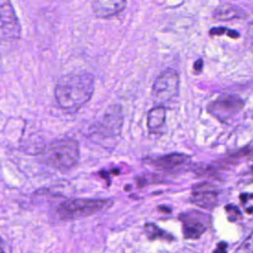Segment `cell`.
<instances>
[{
    "instance_id": "obj_3",
    "label": "cell",
    "mask_w": 253,
    "mask_h": 253,
    "mask_svg": "<svg viewBox=\"0 0 253 253\" xmlns=\"http://www.w3.org/2000/svg\"><path fill=\"white\" fill-rule=\"evenodd\" d=\"M111 199H69L57 208V214L61 220L70 221L89 217L112 207Z\"/></svg>"
},
{
    "instance_id": "obj_21",
    "label": "cell",
    "mask_w": 253,
    "mask_h": 253,
    "mask_svg": "<svg viewBox=\"0 0 253 253\" xmlns=\"http://www.w3.org/2000/svg\"><path fill=\"white\" fill-rule=\"evenodd\" d=\"M226 243H220L219 245H217V248L214 250V252H225L226 250Z\"/></svg>"
},
{
    "instance_id": "obj_13",
    "label": "cell",
    "mask_w": 253,
    "mask_h": 253,
    "mask_svg": "<svg viewBox=\"0 0 253 253\" xmlns=\"http://www.w3.org/2000/svg\"><path fill=\"white\" fill-rule=\"evenodd\" d=\"M144 232L149 240H163L167 242L174 240V236L172 234L159 228L152 222H148L144 225Z\"/></svg>"
},
{
    "instance_id": "obj_4",
    "label": "cell",
    "mask_w": 253,
    "mask_h": 253,
    "mask_svg": "<svg viewBox=\"0 0 253 253\" xmlns=\"http://www.w3.org/2000/svg\"><path fill=\"white\" fill-rule=\"evenodd\" d=\"M123 123L122 107L111 105L106 109L102 120L94 126L92 133L100 141H115L121 135Z\"/></svg>"
},
{
    "instance_id": "obj_1",
    "label": "cell",
    "mask_w": 253,
    "mask_h": 253,
    "mask_svg": "<svg viewBox=\"0 0 253 253\" xmlns=\"http://www.w3.org/2000/svg\"><path fill=\"white\" fill-rule=\"evenodd\" d=\"M94 77L87 71L71 72L59 78L54 88L58 107L66 113H76L92 97Z\"/></svg>"
},
{
    "instance_id": "obj_5",
    "label": "cell",
    "mask_w": 253,
    "mask_h": 253,
    "mask_svg": "<svg viewBox=\"0 0 253 253\" xmlns=\"http://www.w3.org/2000/svg\"><path fill=\"white\" fill-rule=\"evenodd\" d=\"M21 24L10 0H0V45L20 40Z\"/></svg>"
},
{
    "instance_id": "obj_10",
    "label": "cell",
    "mask_w": 253,
    "mask_h": 253,
    "mask_svg": "<svg viewBox=\"0 0 253 253\" xmlns=\"http://www.w3.org/2000/svg\"><path fill=\"white\" fill-rule=\"evenodd\" d=\"M149 163L162 171L177 173L186 169V167L190 165L191 157L183 153H170L152 158Z\"/></svg>"
},
{
    "instance_id": "obj_6",
    "label": "cell",
    "mask_w": 253,
    "mask_h": 253,
    "mask_svg": "<svg viewBox=\"0 0 253 253\" xmlns=\"http://www.w3.org/2000/svg\"><path fill=\"white\" fill-rule=\"evenodd\" d=\"M179 75L175 69H166L154 81L152 96L157 103H166L179 92Z\"/></svg>"
},
{
    "instance_id": "obj_7",
    "label": "cell",
    "mask_w": 253,
    "mask_h": 253,
    "mask_svg": "<svg viewBox=\"0 0 253 253\" xmlns=\"http://www.w3.org/2000/svg\"><path fill=\"white\" fill-rule=\"evenodd\" d=\"M182 230L186 239H198L211 226V215L198 211H189L180 214Z\"/></svg>"
},
{
    "instance_id": "obj_18",
    "label": "cell",
    "mask_w": 253,
    "mask_h": 253,
    "mask_svg": "<svg viewBox=\"0 0 253 253\" xmlns=\"http://www.w3.org/2000/svg\"><path fill=\"white\" fill-rule=\"evenodd\" d=\"M242 181L246 183H252L253 182V166L243 174L242 176Z\"/></svg>"
},
{
    "instance_id": "obj_8",
    "label": "cell",
    "mask_w": 253,
    "mask_h": 253,
    "mask_svg": "<svg viewBox=\"0 0 253 253\" xmlns=\"http://www.w3.org/2000/svg\"><path fill=\"white\" fill-rule=\"evenodd\" d=\"M244 107L241 98L235 95H221L208 106L209 113L219 122H226L239 113Z\"/></svg>"
},
{
    "instance_id": "obj_9",
    "label": "cell",
    "mask_w": 253,
    "mask_h": 253,
    "mask_svg": "<svg viewBox=\"0 0 253 253\" xmlns=\"http://www.w3.org/2000/svg\"><path fill=\"white\" fill-rule=\"evenodd\" d=\"M190 202L202 209L211 210L218 203V191L211 184H199L193 188Z\"/></svg>"
},
{
    "instance_id": "obj_12",
    "label": "cell",
    "mask_w": 253,
    "mask_h": 253,
    "mask_svg": "<svg viewBox=\"0 0 253 253\" xmlns=\"http://www.w3.org/2000/svg\"><path fill=\"white\" fill-rule=\"evenodd\" d=\"M166 112L161 106L151 109L147 114V127L150 132H158L165 125Z\"/></svg>"
},
{
    "instance_id": "obj_22",
    "label": "cell",
    "mask_w": 253,
    "mask_h": 253,
    "mask_svg": "<svg viewBox=\"0 0 253 253\" xmlns=\"http://www.w3.org/2000/svg\"><path fill=\"white\" fill-rule=\"evenodd\" d=\"M5 251H8V248L4 243V241L2 240V238L0 237V252H5Z\"/></svg>"
},
{
    "instance_id": "obj_20",
    "label": "cell",
    "mask_w": 253,
    "mask_h": 253,
    "mask_svg": "<svg viewBox=\"0 0 253 253\" xmlns=\"http://www.w3.org/2000/svg\"><path fill=\"white\" fill-rule=\"evenodd\" d=\"M203 69V60L202 59H198L195 63H194V70L196 72H200Z\"/></svg>"
},
{
    "instance_id": "obj_15",
    "label": "cell",
    "mask_w": 253,
    "mask_h": 253,
    "mask_svg": "<svg viewBox=\"0 0 253 253\" xmlns=\"http://www.w3.org/2000/svg\"><path fill=\"white\" fill-rule=\"evenodd\" d=\"M252 156H253V147L252 146H246V147H243V148H240V149H237L233 152L228 153L225 156L224 161L227 162V163L233 164V163L243 161L244 159L250 158Z\"/></svg>"
},
{
    "instance_id": "obj_19",
    "label": "cell",
    "mask_w": 253,
    "mask_h": 253,
    "mask_svg": "<svg viewBox=\"0 0 253 253\" xmlns=\"http://www.w3.org/2000/svg\"><path fill=\"white\" fill-rule=\"evenodd\" d=\"M227 31L228 29L226 28H212L211 31H210V35L211 36H220V35H223V34H227Z\"/></svg>"
},
{
    "instance_id": "obj_17",
    "label": "cell",
    "mask_w": 253,
    "mask_h": 253,
    "mask_svg": "<svg viewBox=\"0 0 253 253\" xmlns=\"http://www.w3.org/2000/svg\"><path fill=\"white\" fill-rule=\"evenodd\" d=\"M237 252H253V232L239 245Z\"/></svg>"
},
{
    "instance_id": "obj_11",
    "label": "cell",
    "mask_w": 253,
    "mask_h": 253,
    "mask_svg": "<svg viewBox=\"0 0 253 253\" xmlns=\"http://www.w3.org/2000/svg\"><path fill=\"white\" fill-rule=\"evenodd\" d=\"M126 6V0H92L94 14L101 19L119 15Z\"/></svg>"
},
{
    "instance_id": "obj_14",
    "label": "cell",
    "mask_w": 253,
    "mask_h": 253,
    "mask_svg": "<svg viewBox=\"0 0 253 253\" xmlns=\"http://www.w3.org/2000/svg\"><path fill=\"white\" fill-rule=\"evenodd\" d=\"M241 12L242 11L236 9L235 7L224 5V6H220L215 9V11L213 12V17L216 20L229 21L231 19L240 18L242 16Z\"/></svg>"
},
{
    "instance_id": "obj_2",
    "label": "cell",
    "mask_w": 253,
    "mask_h": 253,
    "mask_svg": "<svg viewBox=\"0 0 253 253\" xmlns=\"http://www.w3.org/2000/svg\"><path fill=\"white\" fill-rule=\"evenodd\" d=\"M79 145L75 139L60 138L50 142L42 151L43 160L52 168L66 171L79 160Z\"/></svg>"
},
{
    "instance_id": "obj_16",
    "label": "cell",
    "mask_w": 253,
    "mask_h": 253,
    "mask_svg": "<svg viewBox=\"0 0 253 253\" xmlns=\"http://www.w3.org/2000/svg\"><path fill=\"white\" fill-rule=\"evenodd\" d=\"M224 210L227 213V218L230 221H236L241 217V213H240L239 209L237 207L233 206V205H227L224 208Z\"/></svg>"
}]
</instances>
